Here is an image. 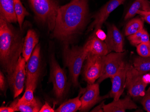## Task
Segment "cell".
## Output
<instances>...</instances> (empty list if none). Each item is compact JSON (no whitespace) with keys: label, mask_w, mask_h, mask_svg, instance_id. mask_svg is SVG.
<instances>
[{"label":"cell","mask_w":150,"mask_h":112,"mask_svg":"<svg viewBox=\"0 0 150 112\" xmlns=\"http://www.w3.org/2000/svg\"><path fill=\"white\" fill-rule=\"evenodd\" d=\"M88 16V0H72L59 7L53 37L63 41L70 40L83 29Z\"/></svg>","instance_id":"cell-1"},{"label":"cell","mask_w":150,"mask_h":112,"mask_svg":"<svg viewBox=\"0 0 150 112\" xmlns=\"http://www.w3.org/2000/svg\"><path fill=\"white\" fill-rule=\"evenodd\" d=\"M24 41L20 32L0 17V62L7 76L13 72L17 64Z\"/></svg>","instance_id":"cell-2"},{"label":"cell","mask_w":150,"mask_h":112,"mask_svg":"<svg viewBox=\"0 0 150 112\" xmlns=\"http://www.w3.org/2000/svg\"><path fill=\"white\" fill-rule=\"evenodd\" d=\"M87 56V52L83 46L70 48L66 45L64 48V61L66 66L69 68L71 81L75 87L79 85L78 78Z\"/></svg>","instance_id":"cell-3"},{"label":"cell","mask_w":150,"mask_h":112,"mask_svg":"<svg viewBox=\"0 0 150 112\" xmlns=\"http://www.w3.org/2000/svg\"><path fill=\"white\" fill-rule=\"evenodd\" d=\"M38 20L53 31L55 26L59 6L53 0H29Z\"/></svg>","instance_id":"cell-4"},{"label":"cell","mask_w":150,"mask_h":112,"mask_svg":"<svg viewBox=\"0 0 150 112\" xmlns=\"http://www.w3.org/2000/svg\"><path fill=\"white\" fill-rule=\"evenodd\" d=\"M50 82L53 83V91L56 98L62 100L67 89V78L64 71L53 55L50 58Z\"/></svg>","instance_id":"cell-5"},{"label":"cell","mask_w":150,"mask_h":112,"mask_svg":"<svg viewBox=\"0 0 150 112\" xmlns=\"http://www.w3.org/2000/svg\"><path fill=\"white\" fill-rule=\"evenodd\" d=\"M144 74L138 72L132 66H129L126 74L125 87L130 96L138 97L144 94L148 83L144 79Z\"/></svg>","instance_id":"cell-6"},{"label":"cell","mask_w":150,"mask_h":112,"mask_svg":"<svg viewBox=\"0 0 150 112\" xmlns=\"http://www.w3.org/2000/svg\"><path fill=\"white\" fill-rule=\"evenodd\" d=\"M125 55V52L109 53L102 57L103 67L101 76L98 82L100 83L106 79L113 77L118 71Z\"/></svg>","instance_id":"cell-7"},{"label":"cell","mask_w":150,"mask_h":112,"mask_svg":"<svg viewBox=\"0 0 150 112\" xmlns=\"http://www.w3.org/2000/svg\"><path fill=\"white\" fill-rule=\"evenodd\" d=\"M26 62L24 58L20 56L13 72L7 76L14 98L17 97L22 93L24 88L26 77Z\"/></svg>","instance_id":"cell-8"},{"label":"cell","mask_w":150,"mask_h":112,"mask_svg":"<svg viewBox=\"0 0 150 112\" xmlns=\"http://www.w3.org/2000/svg\"><path fill=\"white\" fill-rule=\"evenodd\" d=\"M102 57L88 54L83 72L84 79L88 84H93L101 76L103 67Z\"/></svg>","instance_id":"cell-9"},{"label":"cell","mask_w":150,"mask_h":112,"mask_svg":"<svg viewBox=\"0 0 150 112\" xmlns=\"http://www.w3.org/2000/svg\"><path fill=\"white\" fill-rule=\"evenodd\" d=\"M126 0H110L100 10L93 16L94 21L91 23L88 31L94 29V32L100 30L103 23L112 12L117 9L120 5L124 4Z\"/></svg>","instance_id":"cell-10"},{"label":"cell","mask_w":150,"mask_h":112,"mask_svg":"<svg viewBox=\"0 0 150 112\" xmlns=\"http://www.w3.org/2000/svg\"><path fill=\"white\" fill-rule=\"evenodd\" d=\"M99 93V83L88 84L83 96L80 98L81 105L79 110L81 112H87L96 104L108 97V95L100 97Z\"/></svg>","instance_id":"cell-11"},{"label":"cell","mask_w":150,"mask_h":112,"mask_svg":"<svg viewBox=\"0 0 150 112\" xmlns=\"http://www.w3.org/2000/svg\"><path fill=\"white\" fill-rule=\"evenodd\" d=\"M129 66V65L124 62L117 73L111 78L112 88L110 96L114 99V100L119 99L123 93L126 85V74Z\"/></svg>","instance_id":"cell-12"},{"label":"cell","mask_w":150,"mask_h":112,"mask_svg":"<svg viewBox=\"0 0 150 112\" xmlns=\"http://www.w3.org/2000/svg\"><path fill=\"white\" fill-rule=\"evenodd\" d=\"M109 53L112 51L115 52H123L124 38L119 30L115 25L108 26V34L105 40Z\"/></svg>","instance_id":"cell-13"},{"label":"cell","mask_w":150,"mask_h":112,"mask_svg":"<svg viewBox=\"0 0 150 112\" xmlns=\"http://www.w3.org/2000/svg\"><path fill=\"white\" fill-rule=\"evenodd\" d=\"M40 45L38 44L26 64L27 79L38 80L40 72Z\"/></svg>","instance_id":"cell-14"},{"label":"cell","mask_w":150,"mask_h":112,"mask_svg":"<svg viewBox=\"0 0 150 112\" xmlns=\"http://www.w3.org/2000/svg\"><path fill=\"white\" fill-rule=\"evenodd\" d=\"M88 54L103 56L109 53L105 42L98 37L94 33L83 46Z\"/></svg>","instance_id":"cell-15"},{"label":"cell","mask_w":150,"mask_h":112,"mask_svg":"<svg viewBox=\"0 0 150 112\" xmlns=\"http://www.w3.org/2000/svg\"><path fill=\"white\" fill-rule=\"evenodd\" d=\"M137 108V105L129 96H126L122 99L114 100L108 104H104L103 108V112H125L127 109Z\"/></svg>","instance_id":"cell-16"},{"label":"cell","mask_w":150,"mask_h":112,"mask_svg":"<svg viewBox=\"0 0 150 112\" xmlns=\"http://www.w3.org/2000/svg\"><path fill=\"white\" fill-rule=\"evenodd\" d=\"M0 17L9 23L18 22L13 0H0Z\"/></svg>","instance_id":"cell-17"},{"label":"cell","mask_w":150,"mask_h":112,"mask_svg":"<svg viewBox=\"0 0 150 112\" xmlns=\"http://www.w3.org/2000/svg\"><path fill=\"white\" fill-rule=\"evenodd\" d=\"M38 42V37L36 32L33 30H28L25 37L22 51L23 56L26 62L30 58Z\"/></svg>","instance_id":"cell-18"},{"label":"cell","mask_w":150,"mask_h":112,"mask_svg":"<svg viewBox=\"0 0 150 112\" xmlns=\"http://www.w3.org/2000/svg\"><path fill=\"white\" fill-rule=\"evenodd\" d=\"M12 107L16 111L21 112H38L42 108V105L38 99L35 98L33 102L27 103L18 104L17 100L11 104Z\"/></svg>","instance_id":"cell-19"},{"label":"cell","mask_w":150,"mask_h":112,"mask_svg":"<svg viewBox=\"0 0 150 112\" xmlns=\"http://www.w3.org/2000/svg\"><path fill=\"white\" fill-rule=\"evenodd\" d=\"M86 88H81L79 95L74 98L70 99L63 103L59 107L55 110L56 112H76L79 110L81 105L80 97L86 91Z\"/></svg>","instance_id":"cell-20"},{"label":"cell","mask_w":150,"mask_h":112,"mask_svg":"<svg viewBox=\"0 0 150 112\" xmlns=\"http://www.w3.org/2000/svg\"><path fill=\"white\" fill-rule=\"evenodd\" d=\"M139 10L150 11V4L147 0H135L125 17V20L133 17Z\"/></svg>","instance_id":"cell-21"},{"label":"cell","mask_w":150,"mask_h":112,"mask_svg":"<svg viewBox=\"0 0 150 112\" xmlns=\"http://www.w3.org/2000/svg\"><path fill=\"white\" fill-rule=\"evenodd\" d=\"M144 21L143 18H136L131 19L127 25L125 29V35L129 36L144 29Z\"/></svg>","instance_id":"cell-22"},{"label":"cell","mask_w":150,"mask_h":112,"mask_svg":"<svg viewBox=\"0 0 150 112\" xmlns=\"http://www.w3.org/2000/svg\"><path fill=\"white\" fill-rule=\"evenodd\" d=\"M128 39L132 45L136 47L140 43L150 42L148 33L144 28L135 34L129 36Z\"/></svg>","instance_id":"cell-23"},{"label":"cell","mask_w":150,"mask_h":112,"mask_svg":"<svg viewBox=\"0 0 150 112\" xmlns=\"http://www.w3.org/2000/svg\"><path fill=\"white\" fill-rule=\"evenodd\" d=\"M134 67L140 73L145 74L150 72V57H137L134 62Z\"/></svg>","instance_id":"cell-24"},{"label":"cell","mask_w":150,"mask_h":112,"mask_svg":"<svg viewBox=\"0 0 150 112\" xmlns=\"http://www.w3.org/2000/svg\"><path fill=\"white\" fill-rule=\"evenodd\" d=\"M15 5V11L17 17L18 22L19 24V27L21 30L22 25L24 18L27 16L29 15L26 9L23 7L22 3L20 0H13Z\"/></svg>","instance_id":"cell-25"},{"label":"cell","mask_w":150,"mask_h":112,"mask_svg":"<svg viewBox=\"0 0 150 112\" xmlns=\"http://www.w3.org/2000/svg\"><path fill=\"white\" fill-rule=\"evenodd\" d=\"M26 86L25 93L21 98L18 99V103L23 104L31 102L35 98L34 97L33 93L36 89L30 84H26Z\"/></svg>","instance_id":"cell-26"},{"label":"cell","mask_w":150,"mask_h":112,"mask_svg":"<svg viewBox=\"0 0 150 112\" xmlns=\"http://www.w3.org/2000/svg\"><path fill=\"white\" fill-rule=\"evenodd\" d=\"M137 51L140 56L150 57V42L147 43H142L137 46Z\"/></svg>","instance_id":"cell-27"},{"label":"cell","mask_w":150,"mask_h":112,"mask_svg":"<svg viewBox=\"0 0 150 112\" xmlns=\"http://www.w3.org/2000/svg\"><path fill=\"white\" fill-rule=\"evenodd\" d=\"M141 103L145 110L147 112H150V88L147 90L142 98Z\"/></svg>","instance_id":"cell-28"},{"label":"cell","mask_w":150,"mask_h":112,"mask_svg":"<svg viewBox=\"0 0 150 112\" xmlns=\"http://www.w3.org/2000/svg\"><path fill=\"white\" fill-rule=\"evenodd\" d=\"M137 14L140 15L144 20L150 24V11L139 10L137 12Z\"/></svg>","instance_id":"cell-29"},{"label":"cell","mask_w":150,"mask_h":112,"mask_svg":"<svg viewBox=\"0 0 150 112\" xmlns=\"http://www.w3.org/2000/svg\"><path fill=\"white\" fill-rule=\"evenodd\" d=\"M0 89L2 92H6V80L2 72H0Z\"/></svg>","instance_id":"cell-30"},{"label":"cell","mask_w":150,"mask_h":112,"mask_svg":"<svg viewBox=\"0 0 150 112\" xmlns=\"http://www.w3.org/2000/svg\"><path fill=\"white\" fill-rule=\"evenodd\" d=\"M55 110L50 106L49 104L45 102V104L42 105V108L40 109L39 112H54Z\"/></svg>","instance_id":"cell-31"},{"label":"cell","mask_w":150,"mask_h":112,"mask_svg":"<svg viewBox=\"0 0 150 112\" xmlns=\"http://www.w3.org/2000/svg\"><path fill=\"white\" fill-rule=\"evenodd\" d=\"M94 33H95L98 37L99 38L102 40H105V39H106L107 36L105 35L104 32L103 31L100 29V30H98L97 31Z\"/></svg>","instance_id":"cell-32"},{"label":"cell","mask_w":150,"mask_h":112,"mask_svg":"<svg viewBox=\"0 0 150 112\" xmlns=\"http://www.w3.org/2000/svg\"><path fill=\"white\" fill-rule=\"evenodd\" d=\"M1 112H16L15 109L12 107H1L0 108Z\"/></svg>","instance_id":"cell-33"},{"label":"cell","mask_w":150,"mask_h":112,"mask_svg":"<svg viewBox=\"0 0 150 112\" xmlns=\"http://www.w3.org/2000/svg\"><path fill=\"white\" fill-rule=\"evenodd\" d=\"M104 104V102H103L100 105H98L97 107L94 108L91 112H103V110H102V108H103Z\"/></svg>","instance_id":"cell-34"},{"label":"cell","mask_w":150,"mask_h":112,"mask_svg":"<svg viewBox=\"0 0 150 112\" xmlns=\"http://www.w3.org/2000/svg\"><path fill=\"white\" fill-rule=\"evenodd\" d=\"M149 3H150V1H149Z\"/></svg>","instance_id":"cell-35"},{"label":"cell","mask_w":150,"mask_h":112,"mask_svg":"<svg viewBox=\"0 0 150 112\" xmlns=\"http://www.w3.org/2000/svg\"></svg>","instance_id":"cell-36"}]
</instances>
